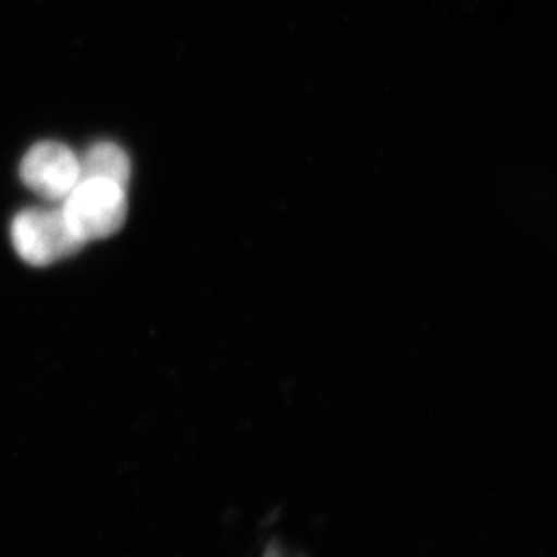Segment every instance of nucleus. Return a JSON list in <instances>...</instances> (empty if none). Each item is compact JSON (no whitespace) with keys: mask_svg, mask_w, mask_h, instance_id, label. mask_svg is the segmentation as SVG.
Wrapping results in <instances>:
<instances>
[{"mask_svg":"<svg viewBox=\"0 0 557 557\" xmlns=\"http://www.w3.org/2000/svg\"><path fill=\"white\" fill-rule=\"evenodd\" d=\"M81 178H106L127 186L131 161L127 153L113 143H98L79 160Z\"/></svg>","mask_w":557,"mask_h":557,"instance_id":"20e7f679","label":"nucleus"},{"mask_svg":"<svg viewBox=\"0 0 557 557\" xmlns=\"http://www.w3.org/2000/svg\"><path fill=\"white\" fill-rule=\"evenodd\" d=\"M21 178L42 199L62 201L81 180L79 159L61 143H39L22 160Z\"/></svg>","mask_w":557,"mask_h":557,"instance_id":"7ed1b4c3","label":"nucleus"},{"mask_svg":"<svg viewBox=\"0 0 557 557\" xmlns=\"http://www.w3.org/2000/svg\"><path fill=\"white\" fill-rule=\"evenodd\" d=\"M61 211L83 244L106 239L126 220V186L106 178H81L62 200Z\"/></svg>","mask_w":557,"mask_h":557,"instance_id":"f257e3e1","label":"nucleus"},{"mask_svg":"<svg viewBox=\"0 0 557 557\" xmlns=\"http://www.w3.org/2000/svg\"><path fill=\"white\" fill-rule=\"evenodd\" d=\"M11 240L20 258L35 267L51 265L84 247L61 208H32L20 212L11 225Z\"/></svg>","mask_w":557,"mask_h":557,"instance_id":"f03ea898","label":"nucleus"}]
</instances>
